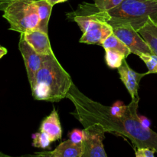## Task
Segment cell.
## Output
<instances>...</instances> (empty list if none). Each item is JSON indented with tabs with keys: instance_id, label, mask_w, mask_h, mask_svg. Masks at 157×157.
Instances as JSON below:
<instances>
[{
	"instance_id": "6da1fadb",
	"label": "cell",
	"mask_w": 157,
	"mask_h": 157,
	"mask_svg": "<svg viewBox=\"0 0 157 157\" xmlns=\"http://www.w3.org/2000/svg\"><path fill=\"white\" fill-rule=\"evenodd\" d=\"M66 98L73 103L75 111L71 113L84 129L121 135L128 138L136 149L149 148L157 153V133L144 127L140 121V100H132L125 115L117 117L111 114L110 107L89 98L74 84Z\"/></svg>"
},
{
	"instance_id": "7a4b0ae2",
	"label": "cell",
	"mask_w": 157,
	"mask_h": 157,
	"mask_svg": "<svg viewBox=\"0 0 157 157\" xmlns=\"http://www.w3.org/2000/svg\"><path fill=\"white\" fill-rule=\"evenodd\" d=\"M73 84L54 54L44 56L42 66L30 87L34 99L58 102L67 97Z\"/></svg>"
},
{
	"instance_id": "3957f363",
	"label": "cell",
	"mask_w": 157,
	"mask_h": 157,
	"mask_svg": "<svg viewBox=\"0 0 157 157\" xmlns=\"http://www.w3.org/2000/svg\"><path fill=\"white\" fill-rule=\"evenodd\" d=\"M107 12L110 16L108 23L111 26L130 24L138 32L149 18L157 21V1L124 0L117 7Z\"/></svg>"
},
{
	"instance_id": "277c9868",
	"label": "cell",
	"mask_w": 157,
	"mask_h": 157,
	"mask_svg": "<svg viewBox=\"0 0 157 157\" xmlns=\"http://www.w3.org/2000/svg\"><path fill=\"white\" fill-rule=\"evenodd\" d=\"M3 18L10 25L9 30L23 34L36 29L39 22L35 0H15L3 11Z\"/></svg>"
},
{
	"instance_id": "5b68a950",
	"label": "cell",
	"mask_w": 157,
	"mask_h": 157,
	"mask_svg": "<svg viewBox=\"0 0 157 157\" xmlns=\"http://www.w3.org/2000/svg\"><path fill=\"white\" fill-rule=\"evenodd\" d=\"M113 34L119 38L131 52V54H153L150 48L143 37L136 32L131 25L118 24L112 26Z\"/></svg>"
},
{
	"instance_id": "8992f818",
	"label": "cell",
	"mask_w": 157,
	"mask_h": 157,
	"mask_svg": "<svg viewBox=\"0 0 157 157\" xmlns=\"http://www.w3.org/2000/svg\"><path fill=\"white\" fill-rule=\"evenodd\" d=\"M67 18L75 21L79 26L81 32L84 33L87 29L89 23L94 19H101L108 23L110 19L109 13L106 11H101L95 6L88 2L80 4L78 8L74 12L67 13Z\"/></svg>"
},
{
	"instance_id": "52a82bcc",
	"label": "cell",
	"mask_w": 157,
	"mask_h": 157,
	"mask_svg": "<svg viewBox=\"0 0 157 157\" xmlns=\"http://www.w3.org/2000/svg\"><path fill=\"white\" fill-rule=\"evenodd\" d=\"M18 49L21 54L25 65L26 71H27L28 79L30 86L33 83L37 73L42 66L45 55H41L37 53L32 48V46L25 41L21 34L18 43Z\"/></svg>"
},
{
	"instance_id": "ba28073f",
	"label": "cell",
	"mask_w": 157,
	"mask_h": 157,
	"mask_svg": "<svg viewBox=\"0 0 157 157\" xmlns=\"http://www.w3.org/2000/svg\"><path fill=\"white\" fill-rule=\"evenodd\" d=\"M113 33V28L109 23L101 19L92 20L80 38L79 42L102 45L104 41Z\"/></svg>"
},
{
	"instance_id": "9c48e42d",
	"label": "cell",
	"mask_w": 157,
	"mask_h": 157,
	"mask_svg": "<svg viewBox=\"0 0 157 157\" xmlns=\"http://www.w3.org/2000/svg\"><path fill=\"white\" fill-rule=\"evenodd\" d=\"M117 70L120 75V78L130 93L131 99L140 100L139 95H138L140 82L144 76L149 75L148 72L138 73L135 71L133 69L130 68L126 59L124 60L121 66L118 67Z\"/></svg>"
},
{
	"instance_id": "30bf717a",
	"label": "cell",
	"mask_w": 157,
	"mask_h": 157,
	"mask_svg": "<svg viewBox=\"0 0 157 157\" xmlns=\"http://www.w3.org/2000/svg\"><path fill=\"white\" fill-rule=\"evenodd\" d=\"M84 130L86 137L82 143L83 152L81 157H107L103 144L104 133L87 129Z\"/></svg>"
},
{
	"instance_id": "8fae6325",
	"label": "cell",
	"mask_w": 157,
	"mask_h": 157,
	"mask_svg": "<svg viewBox=\"0 0 157 157\" xmlns=\"http://www.w3.org/2000/svg\"><path fill=\"white\" fill-rule=\"evenodd\" d=\"M22 35L25 41L38 54L41 55H54L48 35L47 33L38 29H34L23 33Z\"/></svg>"
},
{
	"instance_id": "7c38bea8",
	"label": "cell",
	"mask_w": 157,
	"mask_h": 157,
	"mask_svg": "<svg viewBox=\"0 0 157 157\" xmlns=\"http://www.w3.org/2000/svg\"><path fill=\"white\" fill-rule=\"evenodd\" d=\"M39 131L47 134L52 142L61 139L62 128L58 111L55 109H54L52 113L43 120L40 126Z\"/></svg>"
},
{
	"instance_id": "4fadbf2b",
	"label": "cell",
	"mask_w": 157,
	"mask_h": 157,
	"mask_svg": "<svg viewBox=\"0 0 157 157\" xmlns=\"http://www.w3.org/2000/svg\"><path fill=\"white\" fill-rule=\"evenodd\" d=\"M51 152L55 157H81L83 152L82 144H75L67 140Z\"/></svg>"
},
{
	"instance_id": "5bb4252c",
	"label": "cell",
	"mask_w": 157,
	"mask_h": 157,
	"mask_svg": "<svg viewBox=\"0 0 157 157\" xmlns=\"http://www.w3.org/2000/svg\"><path fill=\"white\" fill-rule=\"evenodd\" d=\"M138 33L143 37L153 54L157 56V25L152 18H149L147 23L141 28Z\"/></svg>"
},
{
	"instance_id": "9a60e30c",
	"label": "cell",
	"mask_w": 157,
	"mask_h": 157,
	"mask_svg": "<svg viewBox=\"0 0 157 157\" xmlns=\"http://www.w3.org/2000/svg\"><path fill=\"white\" fill-rule=\"evenodd\" d=\"M35 3L38 9L39 17V22L36 29L48 34V23L53 6H52L47 0H35Z\"/></svg>"
},
{
	"instance_id": "2e32d148",
	"label": "cell",
	"mask_w": 157,
	"mask_h": 157,
	"mask_svg": "<svg viewBox=\"0 0 157 157\" xmlns=\"http://www.w3.org/2000/svg\"><path fill=\"white\" fill-rule=\"evenodd\" d=\"M101 46L104 49H113V50L117 51V52L124 54L126 58H127L131 54V52L129 49V48L113 33L110 35L104 41Z\"/></svg>"
},
{
	"instance_id": "e0dca14e",
	"label": "cell",
	"mask_w": 157,
	"mask_h": 157,
	"mask_svg": "<svg viewBox=\"0 0 157 157\" xmlns=\"http://www.w3.org/2000/svg\"><path fill=\"white\" fill-rule=\"evenodd\" d=\"M105 50V61L107 66L110 68H118L121 67L124 59H127L125 55L113 49Z\"/></svg>"
},
{
	"instance_id": "ac0fdd59",
	"label": "cell",
	"mask_w": 157,
	"mask_h": 157,
	"mask_svg": "<svg viewBox=\"0 0 157 157\" xmlns=\"http://www.w3.org/2000/svg\"><path fill=\"white\" fill-rule=\"evenodd\" d=\"M32 140H33L32 146L36 148L47 149L50 147V144L52 143L49 136L41 131L34 133L32 136Z\"/></svg>"
},
{
	"instance_id": "d6986e66",
	"label": "cell",
	"mask_w": 157,
	"mask_h": 157,
	"mask_svg": "<svg viewBox=\"0 0 157 157\" xmlns=\"http://www.w3.org/2000/svg\"><path fill=\"white\" fill-rule=\"evenodd\" d=\"M140 59L148 68V74H157V56L154 54H141Z\"/></svg>"
},
{
	"instance_id": "ffe728a7",
	"label": "cell",
	"mask_w": 157,
	"mask_h": 157,
	"mask_svg": "<svg viewBox=\"0 0 157 157\" xmlns=\"http://www.w3.org/2000/svg\"><path fill=\"white\" fill-rule=\"evenodd\" d=\"M94 4L100 10L108 11L117 7L124 2V0H94Z\"/></svg>"
},
{
	"instance_id": "44dd1931",
	"label": "cell",
	"mask_w": 157,
	"mask_h": 157,
	"mask_svg": "<svg viewBox=\"0 0 157 157\" xmlns=\"http://www.w3.org/2000/svg\"><path fill=\"white\" fill-rule=\"evenodd\" d=\"M127 110V106H126L122 101H116L111 107H110V111L111 114L117 117H124Z\"/></svg>"
},
{
	"instance_id": "7402d4cb",
	"label": "cell",
	"mask_w": 157,
	"mask_h": 157,
	"mask_svg": "<svg viewBox=\"0 0 157 157\" xmlns=\"http://www.w3.org/2000/svg\"><path fill=\"white\" fill-rule=\"evenodd\" d=\"M69 140L75 144H82L86 137L85 130H78L75 129L71 131L68 134Z\"/></svg>"
},
{
	"instance_id": "603a6c76",
	"label": "cell",
	"mask_w": 157,
	"mask_h": 157,
	"mask_svg": "<svg viewBox=\"0 0 157 157\" xmlns=\"http://www.w3.org/2000/svg\"><path fill=\"white\" fill-rule=\"evenodd\" d=\"M156 152L149 148H137L136 150V157H155Z\"/></svg>"
},
{
	"instance_id": "cb8c5ba5",
	"label": "cell",
	"mask_w": 157,
	"mask_h": 157,
	"mask_svg": "<svg viewBox=\"0 0 157 157\" xmlns=\"http://www.w3.org/2000/svg\"><path fill=\"white\" fill-rule=\"evenodd\" d=\"M26 157H55L52 155V152H41V153H37L34 155H25Z\"/></svg>"
},
{
	"instance_id": "d4e9b609",
	"label": "cell",
	"mask_w": 157,
	"mask_h": 157,
	"mask_svg": "<svg viewBox=\"0 0 157 157\" xmlns=\"http://www.w3.org/2000/svg\"><path fill=\"white\" fill-rule=\"evenodd\" d=\"M139 119L140 121V124L144 126L146 128H150V121L144 116H140L139 115Z\"/></svg>"
},
{
	"instance_id": "484cf974",
	"label": "cell",
	"mask_w": 157,
	"mask_h": 157,
	"mask_svg": "<svg viewBox=\"0 0 157 157\" xmlns=\"http://www.w3.org/2000/svg\"><path fill=\"white\" fill-rule=\"evenodd\" d=\"M7 52H8V51L6 48H4V47H2V46L0 45V59H1V58H2L4 55H6V54H7Z\"/></svg>"
},
{
	"instance_id": "4316f807",
	"label": "cell",
	"mask_w": 157,
	"mask_h": 157,
	"mask_svg": "<svg viewBox=\"0 0 157 157\" xmlns=\"http://www.w3.org/2000/svg\"><path fill=\"white\" fill-rule=\"evenodd\" d=\"M49 3H50L52 6H55V5L58 4V3H61V2H64L67 1V0H47Z\"/></svg>"
},
{
	"instance_id": "83f0119b",
	"label": "cell",
	"mask_w": 157,
	"mask_h": 157,
	"mask_svg": "<svg viewBox=\"0 0 157 157\" xmlns=\"http://www.w3.org/2000/svg\"><path fill=\"white\" fill-rule=\"evenodd\" d=\"M0 157H14V156H9V155H6L5 154V153H2L0 152ZM18 157H26L25 156H18Z\"/></svg>"
},
{
	"instance_id": "f1b7e54d",
	"label": "cell",
	"mask_w": 157,
	"mask_h": 157,
	"mask_svg": "<svg viewBox=\"0 0 157 157\" xmlns=\"http://www.w3.org/2000/svg\"><path fill=\"white\" fill-rule=\"evenodd\" d=\"M145 1H157V0H145Z\"/></svg>"
},
{
	"instance_id": "f546056e",
	"label": "cell",
	"mask_w": 157,
	"mask_h": 157,
	"mask_svg": "<svg viewBox=\"0 0 157 157\" xmlns=\"http://www.w3.org/2000/svg\"><path fill=\"white\" fill-rule=\"evenodd\" d=\"M155 22H156V24L157 25V21H155Z\"/></svg>"
}]
</instances>
